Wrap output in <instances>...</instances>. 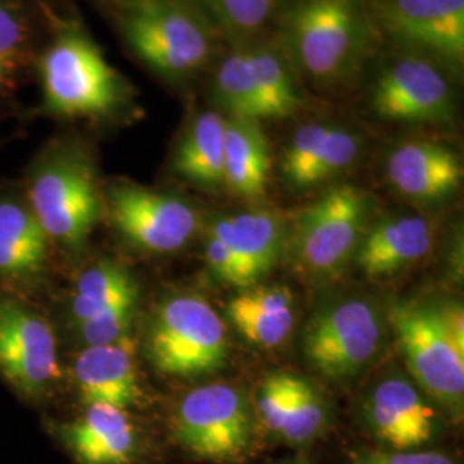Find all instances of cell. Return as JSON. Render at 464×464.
I'll return each mask as SVG.
<instances>
[{
  "label": "cell",
  "mask_w": 464,
  "mask_h": 464,
  "mask_svg": "<svg viewBox=\"0 0 464 464\" xmlns=\"http://www.w3.org/2000/svg\"><path fill=\"white\" fill-rule=\"evenodd\" d=\"M274 21L299 80L322 90L351 83L379 40L366 0H284Z\"/></svg>",
  "instance_id": "obj_1"
},
{
  "label": "cell",
  "mask_w": 464,
  "mask_h": 464,
  "mask_svg": "<svg viewBox=\"0 0 464 464\" xmlns=\"http://www.w3.org/2000/svg\"><path fill=\"white\" fill-rule=\"evenodd\" d=\"M52 248L76 255L105 218L93 155L76 138H55L38 151L23 186Z\"/></svg>",
  "instance_id": "obj_2"
},
{
  "label": "cell",
  "mask_w": 464,
  "mask_h": 464,
  "mask_svg": "<svg viewBox=\"0 0 464 464\" xmlns=\"http://www.w3.org/2000/svg\"><path fill=\"white\" fill-rule=\"evenodd\" d=\"M112 7L128 47L167 83L188 86L216 61L222 36L195 0H131Z\"/></svg>",
  "instance_id": "obj_3"
},
{
  "label": "cell",
  "mask_w": 464,
  "mask_h": 464,
  "mask_svg": "<svg viewBox=\"0 0 464 464\" xmlns=\"http://www.w3.org/2000/svg\"><path fill=\"white\" fill-rule=\"evenodd\" d=\"M44 112L61 119H114L134 109L136 90L80 24L66 23L40 64Z\"/></svg>",
  "instance_id": "obj_4"
},
{
  "label": "cell",
  "mask_w": 464,
  "mask_h": 464,
  "mask_svg": "<svg viewBox=\"0 0 464 464\" xmlns=\"http://www.w3.org/2000/svg\"><path fill=\"white\" fill-rule=\"evenodd\" d=\"M260 423L245 392L214 382L189 391L170 416V439L195 461L237 464L258 446Z\"/></svg>",
  "instance_id": "obj_5"
},
{
  "label": "cell",
  "mask_w": 464,
  "mask_h": 464,
  "mask_svg": "<svg viewBox=\"0 0 464 464\" xmlns=\"http://www.w3.org/2000/svg\"><path fill=\"white\" fill-rule=\"evenodd\" d=\"M147 356L167 377L198 379L226 365L227 332L214 306L198 295L164 299L151 316Z\"/></svg>",
  "instance_id": "obj_6"
},
{
  "label": "cell",
  "mask_w": 464,
  "mask_h": 464,
  "mask_svg": "<svg viewBox=\"0 0 464 464\" xmlns=\"http://www.w3.org/2000/svg\"><path fill=\"white\" fill-rule=\"evenodd\" d=\"M0 377L19 398L42 404L63 381L59 341L32 298L0 291Z\"/></svg>",
  "instance_id": "obj_7"
},
{
  "label": "cell",
  "mask_w": 464,
  "mask_h": 464,
  "mask_svg": "<svg viewBox=\"0 0 464 464\" xmlns=\"http://www.w3.org/2000/svg\"><path fill=\"white\" fill-rule=\"evenodd\" d=\"M370 197L353 184H337L306 205L295 220L291 251L303 272L316 279L341 272L360 246Z\"/></svg>",
  "instance_id": "obj_8"
},
{
  "label": "cell",
  "mask_w": 464,
  "mask_h": 464,
  "mask_svg": "<svg viewBox=\"0 0 464 464\" xmlns=\"http://www.w3.org/2000/svg\"><path fill=\"white\" fill-rule=\"evenodd\" d=\"M392 325L406 363L421 392L449 415L461 418L464 399V349L450 337L440 308L408 301L392 310Z\"/></svg>",
  "instance_id": "obj_9"
},
{
  "label": "cell",
  "mask_w": 464,
  "mask_h": 464,
  "mask_svg": "<svg viewBox=\"0 0 464 464\" xmlns=\"http://www.w3.org/2000/svg\"><path fill=\"white\" fill-rule=\"evenodd\" d=\"M456 76L423 55L399 52L368 86V109L401 124H450L458 109Z\"/></svg>",
  "instance_id": "obj_10"
},
{
  "label": "cell",
  "mask_w": 464,
  "mask_h": 464,
  "mask_svg": "<svg viewBox=\"0 0 464 464\" xmlns=\"http://www.w3.org/2000/svg\"><path fill=\"white\" fill-rule=\"evenodd\" d=\"M382 339L381 312L370 299H335L312 316L303 334V353L327 379L346 381L373 362Z\"/></svg>",
  "instance_id": "obj_11"
},
{
  "label": "cell",
  "mask_w": 464,
  "mask_h": 464,
  "mask_svg": "<svg viewBox=\"0 0 464 464\" xmlns=\"http://www.w3.org/2000/svg\"><path fill=\"white\" fill-rule=\"evenodd\" d=\"M377 38L458 76L464 64V0H366Z\"/></svg>",
  "instance_id": "obj_12"
},
{
  "label": "cell",
  "mask_w": 464,
  "mask_h": 464,
  "mask_svg": "<svg viewBox=\"0 0 464 464\" xmlns=\"http://www.w3.org/2000/svg\"><path fill=\"white\" fill-rule=\"evenodd\" d=\"M105 218L143 253L167 255L184 248L198 227L191 203L169 193L130 181H116L103 189Z\"/></svg>",
  "instance_id": "obj_13"
},
{
  "label": "cell",
  "mask_w": 464,
  "mask_h": 464,
  "mask_svg": "<svg viewBox=\"0 0 464 464\" xmlns=\"http://www.w3.org/2000/svg\"><path fill=\"white\" fill-rule=\"evenodd\" d=\"M49 237L23 188L0 189V291L34 298L50 279Z\"/></svg>",
  "instance_id": "obj_14"
},
{
  "label": "cell",
  "mask_w": 464,
  "mask_h": 464,
  "mask_svg": "<svg viewBox=\"0 0 464 464\" xmlns=\"http://www.w3.org/2000/svg\"><path fill=\"white\" fill-rule=\"evenodd\" d=\"M366 429L391 450L430 449L442 430L440 415L429 398L401 377L382 381L366 399Z\"/></svg>",
  "instance_id": "obj_15"
},
{
  "label": "cell",
  "mask_w": 464,
  "mask_h": 464,
  "mask_svg": "<svg viewBox=\"0 0 464 464\" xmlns=\"http://www.w3.org/2000/svg\"><path fill=\"white\" fill-rule=\"evenodd\" d=\"M255 413L262 430L295 448L312 444L331 420L327 401L315 385L285 372H276L260 383Z\"/></svg>",
  "instance_id": "obj_16"
},
{
  "label": "cell",
  "mask_w": 464,
  "mask_h": 464,
  "mask_svg": "<svg viewBox=\"0 0 464 464\" xmlns=\"http://www.w3.org/2000/svg\"><path fill=\"white\" fill-rule=\"evenodd\" d=\"M362 151L363 138L354 130L325 121L308 122L284 149L282 179L293 191L314 189L348 172Z\"/></svg>",
  "instance_id": "obj_17"
},
{
  "label": "cell",
  "mask_w": 464,
  "mask_h": 464,
  "mask_svg": "<svg viewBox=\"0 0 464 464\" xmlns=\"http://www.w3.org/2000/svg\"><path fill=\"white\" fill-rule=\"evenodd\" d=\"M53 430L78 464H136L143 454V435L130 411L112 404H88L83 415Z\"/></svg>",
  "instance_id": "obj_18"
},
{
  "label": "cell",
  "mask_w": 464,
  "mask_h": 464,
  "mask_svg": "<svg viewBox=\"0 0 464 464\" xmlns=\"http://www.w3.org/2000/svg\"><path fill=\"white\" fill-rule=\"evenodd\" d=\"M136 351L133 334L109 344L82 349L72 366V381L84 406L100 402L128 411L141 406L145 392L138 373Z\"/></svg>",
  "instance_id": "obj_19"
},
{
  "label": "cell",
  "mask_w": 464,
  "mask_h": 464,
  "mask_svg": "<svg viewBox=\"0 0 464 464\" xmlns=\"http://www.w3.org/2000/svg\"><path fill=\"white\" fill-rule=\"evenodd\" d=\"M237 47L243 55L253 119L262 122L298 116L306 107V99L301 80L281 45L253 40Z\"/></svg>",
  "instance_id": "obj_20"
},
{
  "label": "cell",
  "mask_w": 464,
  "mask_h": 464,
  "mask_svg": "<svg viewBox=\"0 0 464 464\" xmlns=\"http://www.w3.org/2000/svg\"><path fill=\"white\" fill-rule=\"evenodd\" d=\"M389 184L406 198L439 201L454 195L463 183V164L452 150L435 141H404L385 162Z\"/></svg>",
  "instance_id": "obj_21"
},
{
  "label": "cell",
  "mask_w": 464,
  "mask_h": 464,
  "mask_svg": "<svg viewBox=\"0 0 464 464\" xmlns=\"http://www.w3.org/2000/svg\"><path fill=\"white\" fill-rule=\"evenodd\" d=\"M433 232L420 216L387 217L365 232L354 262L366 276L379 279L421 260L431 248Z\"/></svg>",
  "instance_id": "obj_22"
},
{
  "label": "cell",
  "mask_w": 464,
  "mask_h": 464,
  "mask_svg": "<svg viewBox=\"0 0 464 464\" xmlns=\"http://www.w3.org/2000/svg\"><path fill=\"white\" fill-rule=\"evenodd\" d=\"M208 234L231 249L255 284L279 264L285 246V222L272 210L218 217Z\"/></svg>",
  "instance_id": "obj_23"
},
{
  "label": "cell",
  "mask_w": 464,
  "mask_h": 464,
  "mask_svg": "<svg viewBox=\"0 0 464 464\" xmlns=\"http://www.w3.org/2000/svg\"><path fill=\"white\" fill-rule=\"evenodd\" d=\"M272 157L262 122L226 117L224 179L236 198L258 203L266 197Z\"/></svg>",
  "instance_id": "obj_24"
},
{
  "label": "cell",
  "mask_w": 464,
  "mask_h": 464,
  "mask_svg": "<svg viewBox=\"0 0 464 464\" xmlns=\"http://www.w3.org/2000/svg\"><path fill=\"white\" fill-rule=\"evenodd\" d=\"M227 316L249 343L277 348L293 331L295 296L284 285H251L229 299Z\"/></svg>",
  "instance_id": "obj_25"
},
{
  "label": "cell",
  "mask_w": 464,
  "mask_h": 464,
  "mask_svg": "<svg viewBox=\"0 0 464 464\" xmlns=\"http://www.w3.org/2000/svg\"><path fill=\"white\" fill-rule=\"evenodd\" d=\"M224 131L226 116L216 109L195 117L176 149L174 170L203 189H226L224 179Z\"/></svg>",
  "instance_id": "obj_26"
},
{
  "label": "cell",
  "mask_w": 464,
  "mask_h": 464,
  "mask_svg": "<svg viewBox=\"0 0 464 464\" xmlns=\"http://www.w3.org/2000/svg\"><path fill=\"white\" fill-rule=\"evenodd\" d=\"M140 285L133 274L112 258H100L83 268L69 293V324L74 329L124 303H138Z\"/></svg>",
  "instance_id": "obj_27"
},
{
  "label": "cell",
  "mask_w": 464,
  "mask_h": 464,
  "mask_svg": "<svg viewBox=\"0 0 464 464\" xmlns=\"http://www.w3.org/2000/svg\"><path fill=\"white\" fill-rule=\"evenodd\" d=\"M220 36L236 45L258 40L281 0H195Z\"/></svg>",
  "instance_id": "obj_28"
},
{
  "label": "cell",
  "mask_w": 464,
  "mask_h": 464,
  "mask_svg": "<svg viewBox=\"0 0 464 464\" xmlns=\"http://www.w3.org/2000/svg\"><path fill=\"white\" fill-rule=\"evenodd\" d=\"M30 28L14 4L0 0V109L30 63Z\"/></svg>",
  "instance_id": "obj_29"
},
{
  "label": "cell",
  "mask_w": 464,
  "mask_h": 464,
  "mask_svg": "<svg viewBox=\"0 0 464 464\" xmlns=\"http://www.w3.org/2000/svg\"><path fill=\"white\" fill-rule=\"evenodd\" d=\"M349 464H458L448 452L435 449L391 450L382 448H356L349 452Z\"/></svg>",
  "instance_id": "obj_30"
},
{
  "label": "cell",
  "mask_w": 464,
  "mask_h": 464,
  "mask_svg": "<svg viewBox=\"0 0 464 464\" xmlns=\"http://www.w3.org/2000/svg\"><path fill=\"white\" fill-rule=\"evenodd\" d=\"M205 258L207 264L216 272L217 277H220L222 281L245 289L255 285V281L251 279L245 266L236 258L231 249L224 243H220L212 234H208L205 239Z\"/></svg>",
  "instance_id": "obj_31"
},
{
  "label": "cell",
  "mask_w": 464,
  "mask_h": 464,
  "mask_svg": "<svg viewBox=\"0 0 464 464\" xmlns=\"http://www.w3.org/2000/svg\"><path fill=\"white\" fill-rule=\"evenodd\" d=\"M440 314L442 320L448 327L450 337L454 339V343L464 349V315L463 308L458 303H450V304H440Z\"/></svg>",
  "instance_id": "obj_32"
},
{
  "label": "cell",
  "mask_w": 464,
  "mask_h": 464,
  "mask_svg": "<svg viewBox=\"0 0 464 464\" xmlns=\"http://www.w3.org/2000/svg\"><path fill=\"white\" fill-rule=\"evenodd\" d=\"M111 4H122V2H131V0H107Z\"/></svg>",
  "instance_id": "obj_33"
},
{
  "label": "cell",
  "mask_w": 464,
  "mask_h": 464,
  "mask_svg": "<svg viewBox=\"0 0 464 464\" xmlns=\"http://www.w3.org/2000/svg\"><path fill=\"white\" fill-rule=\"evenodd\" d=\"M282 464H308V463H304V461H289V463H282Z\"/></svg>",
  "instance_id": "obj_34"
}]
</instances>
